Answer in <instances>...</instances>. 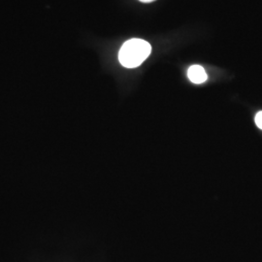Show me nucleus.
<instances>
[{"label": "nucleus", "instance_id": "nucleus-1", "mask_svg": "<svg viewBox=\"0 0 262 262\" xmlns=\"http://www.w3.org/2000/svg\"><path fill=\"white\" fill-rule=\"evenodd\" d=\"M150 44L142 39L133 38L122 45L119 53V60L126 68L140 66L150 55Z\"/></svg>", "mask_w": 262, "mask_h": 262}, {"label": "nucleus", "instance_id": "nucleus-2", "mask_svg": "<svg viewBox=\"0 0 262 262\" xmlns=\"http://www.w3.org/2000/svg\"><path fill=\"white\" fill-rule=\"evenodd\" d=\"M187 77L193 84H203L207 80L206 72L200 66H190L187 70Z\"/></svg>", "mask_w": 262, "mask_h": 262}, {"label": "nucleus", "instance_id": "nucleus-3", "mask_svg": "<svg viewBox=\"0 0 262 262\" xmlns=\"http://www.w3.org/2000/svg\"><path fill=\"white\" fill-rule=\"evenodd\" d=\"M255 123L257 125V127H259L262 129V111L257 113L255 116Z\"/></svg>", "mask_w": 262, "mask_h": 262}, {"label": "nucleus", "instance_id": "nucleus-4", "mask_svg": "<svg viewBox=\"0 0 262 262\" xmlns=\"http://www.w3.org/2000/svg\"><path fill=\"white\" fill-rule=\"evenodd\" d=\"M141 2H144V3H150V2H152V1H156V0H139Z\"/></svg>", "mask_w": 262, "mask_h": 262}]
</instances>
